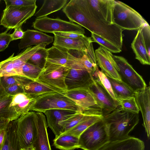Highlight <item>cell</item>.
Instances as JSON below:
<instances>
[{"instance_id": "obj_32", "label": "cell", "mask_w": 150, "mask_h": 150, "mask_svg": "<svg viewBox=\"0 0 150 150\" xmlns=\"http://www.w3.org/2000/svg\"><path fill=\"white\" fill-rule=\"evenodd\" d=\"M32 81H33L26 77L20 75L3 76L0 78V83L4 89L14 84L19 85L23 87Z\"/></svg>"}, {"instance_id": "obj_37", "label": "cell", "mask_w": 150, "mask_h": 150, "mask_svg": "<svg viewBox=\"0 0 150 150\" xmlns=\"http://www.w3.org/2000/svg\"><path fill=\"white\" fill-rule=\"evenodd\" d=\"M42 69L39 67L27 62L22 67L23 76L31 80L35 81Z\"/></svg>"}, {"instance_id": "obj_48", "label": "cell", "mask_w": 150, "mask_h": 150, "mask_svg": "<svg viewBox=\"0 0 150 150\" xmlns=\"http://www.w3.org/2000/svg\"><path fill=\"white\" fill-rule=\"evenodd\" d=\"M6 128L0 130V150H2L6 136Z\"/></svg>"}, {"instance_id": "obj_17", "label": "cell", "mask_w": 150, "mask_h": 150, "mask_svg": "<svg viewBox=\"0 0 150 150\" xmlns=\"http://www.w3.org/2000/svg\"><path fill=\"white\" fill-rule=\"evenodd\" d=\"M35 102V99L25 93H19L13 96L9 109L13 120L18 119L30 111Z\"/></svg>"}, {"instance_id": "obj_40", "label": "cell", "mask_w": 150, "mask_h": 150, "mask_svg": "<svg viewBox=\"0 0 150 150\" xmlns=\"http://www.w3.org/2000/svg\"><path fill=\"white\" fill-rule=\"evenodd\" d=\"M6 7L9 6H28L36 5V0H5Z\"/></svg>"}, {"instance_id": "obj_25", "label": "cell", "mask_w": 150, "mask_h": 150, "mask_svg": "<svg viewBox=\"0 0 150 150\" xmlns=\"http://www.w3.org/2000/svg\"><path fill=\"white\" fill-rule=\"evenodd\" d=\"M17 119L8 123L5 129L6 138L2 150H20L21 148L17 135Z\"/></svg>"}, {"instance_id": "obj_9", "label": "cell", "mask_w": 150, "mask_h": 150, "mask_svg": "<svg viewBox=\"0 0 150 150\" xmlns=\"http://www.w3.org/2000/svg\"><path fill=\"white\" fill-rule=\"evenodd\" d=\"M32 26L36 29L45 33L71 32L83 34L85 33L84 29L78 24L47 16L36 18L33 23Z\"/></svg>"}, {"instance_id": "obj_50", "label": "cell", "mask_w": 150, "mask_h": 150, "mask_svg": "<svg viewBox=\"0 0 150 150\" xmlns=\"http://www.w3.org/2000/svg\"><path fill=\"white\" fill-rule=\"evenodd\" d=\"M7 95H9L4 91V89L1 86L0 83V98Z\"/></svg>"}, {"instance_id": "obj_11", "label": "cell", "mask_w": 150, "mask_h": 150, "mask_svg": "<svg viewBox=\"0 0 150 150\" xmlns=\"http://www.w3.org/2000/svg\"><path fill=\"white\" fill-rule=\"evenodd\" d=\"M62 93L74 102L83 112H92L102 113L88 88H74L62 91Z\"/></svg>"}, {"instance_id": "obj_13", "label": "cell", "mask_w": 150, "mask_h": 150, "mask_svg": "<svg viewBox=\"0 0 150 150\" xmlns=\"http://www.w3.org/2000/svg\"><path fill=\"white\" fill-rule=\"evenodd\" d=\"M88 88L101 110L103 115L120 107L118 103L113 100L98 79L93 77L92 81Z\"/></svg>"}, {"instance_id": "obj_14", "label": "cell", "mask_w": 150, "mask_h": 150, "mask_svg": "<svg viewBox=\"0 0 150 150\" xmlns=\"http://www.w3.org/2000/svg\"><path fill=\"white\" fill-rule=\"evenodd\" d=\"M95 52L97 64L101 68V71L107 76L122 81L117 71L118 67L112 57V53L100 46Z\"/></svg>"}, {"instance_id": "obj_23", "label": "cell", "mask_w": 150, "mask_h": 150, "mask_svg": "<svg viewBox=\"0 0 150 150\" xmlns=\"http://www.w3.org/2000/svg\"><path fill=\"white\" fill-rule=\"evenodd\" d=\"M144 148L143 141L129 136L122 140L109 142L98 150H144Z\"/></svg>"}, {"instance_id": "obj_4", "label": "cell", "mask_w": 150, "mask_h": 150, "mask_svg": "<svg viewBox=\"0 0 150 150\" xmlns=\"http://www.w3.org/2000/svg\"><path fill=\"white\" fill-rule=\"evenodd\" d=\"M103 118L88 127L80 135L79 148L98 150L109 142L108 128Z\"/></svg>"}, {"instance_id": "obj_38", "label": "cell", "mask_w": 150, "mask_h": 150, "mask_svg": "<svg viewBox=\"0 0 150 150\" xmlns=\"http://www.w3.org/2000/svg\"><path fill=\"white\" fill-rule=\"evenodd\" d=\"M13 97L7 95L0 98V118L13 120L9 109Z\"/></svg>"}, {"instance_id": "obj_29", "label": "cell", "mask_w": 150, "mask_h": 150, "mask_svg": "<svg viewBox=\"0 0 150 150\" xmlns=\"http://www.w3.org/2000/svg\"><path fill=\"white\" fill-rule=\"evenodd\" d=\"M23 88L24 93L33 98L47 93L61 92L34 81L30 82Z\"/></svg>"}, {"instance_id": "obj_26", "label": "cell", "mask_w": 150, "mask_h": 150, "mask_svg": "<svg viewBox=\"0 0 150 150\" xmlns=\"http://www.w3.org/2000/svg\"><path fill=\"white\" fill-rule=\"evenodd\" d=\"M103 118V115L102 114H88L74 127L63 134L79 137L88 127Z\"/></svg>"}, {"instance_id": "obj_33", "label": "cell", "mask_w": 150, "mask_h": 150, "mask_svg": "<svg viewBox=\"0 0 150 150\" xmlns=\"http://www.w3.org/2000/svg\"><path fill=\"white\" fill-rule=\"evenodd\" d=\"M14 53L6 59L0 62L1 76L17 75L15 71Z\"/></svg>"}, {"instance_id": "obj_45", "label": "cell", "mask_w": 150, "mask_h": 150, "mask_svg": "<svg viewBox=\"0 0 150 150\" xmlns=\"http://www.w3.org/2000/svg\"><path fill=\"white\" fill-rule=\"evenodd\" d=\"M52 33L54 35L72 39L81 38L86 36L83 34L71 32H58L53 33Z\"/></svg>"}, {"instance_id": "obj_1", "label": "cell", "mask_w": 150, "mask_h": 150, "mask_svg": "<svg viewBox=\"0 0 150 150\" xmlns=\"http://www.w3.org/2000/svg\"><path fill=\"white\" fill-rule=\"evenodd\" d=\"M62 11L70 22L77 23L122 49L123 30L115 24L108 25L102 21L87 0H71Z\"/></svg>"}, {"instance_id": "obj_24", "label": "cell", "mask_w": 150, "mask_h": 150, "mask_svg": "<svg viewBox=\"0 0 150 150\" xmlns=\"http://www.w3.org/2000/svg\"><path fill=\"white\" fill-rule=\"evenodd\" d=\"M131 47L135 54V59L143 65H150V56L147 52L141 28L137 30L131 43Z\"/></svg>"}, {"instance_id": "obj_16", "label": "cell", "mask_w": 150, "mask_h": 150, "mask_svg": "<svg viewBox=\"0 0 150 150\" xmlns=\"http://www.w3.org/2000/svg\"><path fill=\"white\" fill-rule=\"evenodd\" d=\"M135 98L139 111L141 112L144 127L149 139L150 137V87L135 92Z\"/></svg>"}, {"instance_id": "obj_6", "label": "cell", "mask_w": 150, "mask_h": 150, "mask_svg": "<svg viewBox=\"0 0 150 150\" xmlns=\"http://www.w3.org/2000/svg\"><path fill=\"white\" fill-rule=\"evenodd\" d=\"M69 68L46 62L35 81L61 92L67 91L65 79Z\"/></svg>"}, {"instance_id": "obj_21", "label": "cell", "mask_w": 150, "mask_h": 150, "mask_svg": "<svg viewBox=\"0 0 150 150\" xmlns=\"http://www.w3.org/2000/svg\"><path fill=\"white\" fill-rule=\"evenodd\" d=\"M93 42L91 37L86 36L83 38L72 39L54 35L53 45L65 48L84 52L90 44Z\"/></svg>"}, {"instance_id": "obj_52", "label": "cell", "mask_w": 150, "mask_h": 150, "mask_svg": "<svg viewBox=\"0 0 150 150\" xmlns=\"http://www.w3.org/2000/svg\"><path fill=\"white\" fill-rule=\"evenodd\" d=\"M1 77V74H0V78Z\"/></svg>"}, {"instance_id": "obj_27", "label": "cell", "mask_w": 150, "mask_h": 150, "mask_svg": "<svg viewBox=\"0 0 150 150\" xmlns=\"http://www.w3.org/2000/svg\"><path fill=\"white\" fill-rule=\"evenodd\" d=\"M79 137L71 135L62 134L53 140V145L60 150H74L79 148Z\"/></svg>"}, {"instance_id": "obj_20", "label": "cell", "mask_w": 150, "mask_h": 150, "mask_svg": "<svg viewBox=\"0 0 150 150\" xmlns=\"http://www.w3.org/2000/svg\"><path fill=\"white\" fill-rule=\"evenodd\" d=\"M76 112L65 109H51L44 111L43 113L46 117L47 126L52 131L55 137L62 133V128L59 123L69 117Z\"/></svg>"}, {"instance_id": "obj_47", "label": "cell", "mask_w": 150, "mask_h": 150, "mask_svg": "<svg viewBox=\"0 0 150 150\" xmlns=\"http://www.w3.org/2000/svg\"><path fill=\"white\" fill-rule=\"evenodd\" d=\"M21 26H20L14 29L15 30L11 36L13 40L18 39H21L24 36V32L21 29Z\"/></svg>"}, {"instance_id": "obj_10", "label": "cell", "mask_w": 150, "mask_h": 150, "mask_svg": "<svg viewBox=\"0 0 150 150\" xmlns=\"http://www.w3.org/2000/svg\"><path fill=\"white\" fill-rule=\"evenodd\" d=\"M112 56L118 67L117 71L122 81L135 92L147 86L142 76L135 70L125 58L113 54Z\"/></svg>"}, {"instance_id": "obj_28", "label": "cell", "mask_w": 150, "mask_h": 150, "mask_svg": "<svg viewBox=\"0 0 150 150\" xmlns=\"http://www.w3.org/2000/svg\"><path fill=\"white\" fill-rule=\"evenodd\" d=\"M68 1L67 0H45L43 4L34 16L36 18L47 16L63 8Z\"/></svg>"}, {"instance_id": "obj_30", "label": "cell", "mask_w": 150, "mask_h": 150, "mask_svg": "<svg viewBox=\"0 0 150 150\" xmlns=\"http://www.w3.org/2000/svg\"><path fill=\"white\" fill-rule=\"evenodd\" d=\"M115 96L117 99L134 96L135 92L129 86L122 81L108 77Z\"/></svg>"}, {"instance_id": "obj_19", "label": "cell", "mask_w": 150, "mask_h": 150, "mask_svg": "<svg viewBox=\"0 0 150 150\" xmlns=\"http://www.w3.org/2000/svg\"><path fill=\"white\" fill-rule=\"evenodd\" d=\"M37 132L33 146L35 150H52L47 130L46 118L43 113L37 112Z\"/></svg>"}, {"instance_id": "obj_3", "label": "cell", "mask_w": 150, "mask_h": 150, "mask_svg": "<svg viewBox=\"0 0 150 150\" xmlns=\"http://www.w3.org/2000/svg\"><path fill=\"white\" fill-rule=\"evenodd\" d=\"M62 92H50L35 97V102L30 111L43 113L48 110L60 109L83 112L78 106Z\"/></svg>"}, {"instance_id": "obj_51", "label": "cell", "mask_w": 150, "mask_h": 150, "mask_svg": "<svg viewBox=\"0 0 150 150\" xmlns=\"http://www.w3.org/2000/svg\"><path fill=\"white\" fill-rule=\"evenodd\" d=\"M20 150H35L34 148L33 147L27 149L21 148Z\"/></svg>"}, {"instance_id": "obj_34", "label": "cell", "mask_w": 150, "mask_h": 150, "mask_svg": "<svg viewBox=\"0 0 150 150\" xmlns=\"http://www.w3.org/2000/svg\"><path fill=\"white\" fill-rule=\"evenodd\" d=\"M92 76L94 78L97 79L99 81L103 87L113 100L118 103L108 79L103 72L99 69L98 67L96 68Z\"/></svg>"}, {"instance_id": "obj_42", "label": "cell", "mask_w": 150, "mask_h": 150, "mask_svg": "<svg viewBox=\"0 0 150 150\" xmlns=\"http://www.w3.org/2000/svg\"><path fill=\"white\" fill-rule=\"evenodd\" d=\"M80 59L81 62L84 67L92 75L98 67V65H94L84 53V52L81 55Z\"/></svg>"}, {"instance_id": "obj_44", "label": "cell", "mask_w": 150, "mask_h": 150, "mask_svg": "<svg viewBox=\"0 0 150 150\" xmlns=\"http://www.w3.org/2000/svg\"><path fill=\"white\" fill-rule=\"evenodd\" d=\"M5 92L10 96H14L19 93H24L23 87L18 84L9 86L4 88Z\"/></svg>"}, {"instance_id": "obj_35", "label": "cell", "mask_w": 150, "mask_h": 150, "mask_svg": "<svg viewBox=\"0 0 150 150\" xmlns=\"http://www.w3.org/2000/svg\"><path fill=\"white\" fill-rule=\"evenodd\" d=\"M119 105L121 108L125 111L139 113L138 108L134 96L117 99Z\"/></svg>"}, {"instance_id": "obj_15", "label": "cell", "mask_w": 150, "mask_h": 150, "mask_svg": "<svg viewBox=\"0 0 150 150\" xmlns=\"http://www.w3.org/2000/svg\"><path fill=\"white\" fill-rule=\"evenodd\" d=\"M47 62L70 68L80 61V58L70 50L52 46L47 49Z\"/></svg>"}, {"instance_id": "obj_5", "label": "cell", "mask_w": 150, "mask_h": 150, "mask_svg": "<svg viewBox=\"0 0 150 150\" xmlns=\"http://www.w3.org/2000/svg\"><path fill=\"white\" fill-rule=\"evenodd\" d=\"M114 23L123 30H138L148 23L138 12L121 1L115 0Z\"/></svg>"}, {"instance_id": "obj_43", "label": "cell", "mask_w": 150, "mask_h": 150, "mask_svg": "<svg viewBox=\"0 0 150 150\" xmlns=\"http://www.w3.org/2000/svg\"><path fill=\"white\" fill-rule=\"evenodd\" d=\"M8 30L7 29L5 32L0 33V52L5 50L13 41L11 34L7 33Z\"/></svg>"}, {"instance_id": "obj_2", "label": "cell", "mask_w": 150, "mask_h": 150, "mask_svg": "<svg viewBox=\"0 0 150 150\" xmlns=\"http://www.w3.org/2000/svg\"><path fill=\"white\" fill-rule=\"evenodd\" d=\"M139 113L124 110L120 107L103 115L108 130L109 142L122 140L129 137V133L138 123Z\"/></svg>"}, {"instance_id": "obj_18", "label": "cell", "mask_w": 150, "mask_h": 150, "mask_svg": "<svg viewBox=\"0 0 150 150\" xmlns=\"http://www.w3.org/2000/svg\"><path fill=\"white\" fill-rule=\"evenodd\" d=\"M87 1L100 20L108 25H113L114 0H87Z\"/></svg>"}, {"instance_id": "obj_49", "label": "cell", "mask_w": 150, "mask_h": 150, "mask_svg": "<svg viewBox=\"0 0 150 150\" xmlns=\"http://www.w3.org/2000/svg\"><path fill=\"white\" fill-rule=\"evenodd\" d=\"M10 121L0 118V130L5 128Z\"/></svg>"}, {"instance_id": "obj_46", "label": "cell", "mask_w": 150, "mask_h": 150, "mask_svg": "<svg viewBox=\"0 0 150 150\" xmlns=\"http://www.w3.org/2000/svg\"><path fill=\"white\" fill-rule=\"evenodd\" d=\"M91 62L95 65L97 66L95 52L92 43H91L86 51L84 52Z\"/></svg>"}, {"instance_id": "obj_39", "label": "cell", "mask_w": 150, "mask_h": 150, "mask_svg": "<svg viewBox=\"0 0 150 150\" xmlns=\"http://www.w3.org/2000/svg\"><path fill=\"white\" fill-rule=\"evenodd\" d=\"M91 38L93 42L98 43L100 46L104 48L111 53H117L122 51L121 49L119 47L94 33H91Z\"/></svg>"}, {"instance_id": "obj_12", "label": "cell", "mask_w": 150, "mask_h": 150, "mask_svg": "<svg viewBox=\"0 0 150 150\" xmlns=\"http://www.w3.org/2000/svg\"><path fill=\"white\" fill-rule=\"evenodd\" d=\"M93 79L91 74L85 69L80 61L69 68L65 79V83L67 90L88 88L91 83Z\"/></svg>"}, {"instance_id": "obj_41", "label": "cell", "mask_w": 150, "mask_h": 150, "mask_svg": "<svg viewBox=\"0 0 150 150\" xmlns=\"http://www.w3.org/2000/svg\"><path fill=\"white\" fill-rule=\"evenodd\" d=\"M144 40L148 55L150 56V27L146 23L141 28Z\"/></svg>"}, {"instance_id": "obj_7", "label": "cell", "mask_w": 150, "mask_h": 150, "mask_svg": "<svg viewBox=\"0 0 150 150\" xmlns=\"http://www.w3.org/2000/svg\"><path fill=\"white\" fill-rule=\"evenodd\" d=\"M37 112L30 111L17 119V135L21 148L33 147L37 132Z\"/></svg>"}, {"instance_id": "obj_31", "label": "cell", "mask_w": 150, "mask_h": 150, "mask_svg": "<svg viewBox=\"0 0 150 150\" xmlns=\"http://www.w3.org/2000/svg\"><path fill=\"white\" fill-rule=\"evenodd\" d=\"M91 114L98 115L96 112H76L71 114L68 118L60 122L59 124L62 129L61 134L73 128L81 121L86 115Z\"/></svg>"}, {"instance_id": "obj_36", "label": "cell", "mask_w": 150, "mask_h": 150, "mask_svg": "<svg viewBox=\"0 0 150 150\" xmlns=\"http://www.w3.org/2000/svg\"><path fill=\"white\" fill-rule=\"evenodd\" d=\"M47 57V49L41 48L35 52L30 58L27 62L43 68L46 62Z\"/></svg>"}, {"instance_id": "obj_22", "label": "cell", "mask_w": 150, "mask_h": 150, "mask_svg": "<svg viewBox=\"0 0 150 150\" xmlns=\"http://www.w3.org/2000/svg\"><path fill=\"white\" fill-rule=\"evenodd\" d=\"M54 37L41 31L28 29L24 32V36L18 44L19 49L28 47L33 45L45 44L47 45L54 41Z\"/></svg>"}, {"instance_id": "obj_8", "label": "cell", "mask_w": 150, "mask_h": 150, "mask_svg": "<svg viewBox=\"0 0 150 150\" xmlns=\"http://www.w3.org/2000/svg\"><path fill=\"white\" fill-rule=\"evenodd\" d=\"M37 6H9L3 11L0 25L7 29H15L22 24L33 16Z\"/></svg>"}]
</instances>
